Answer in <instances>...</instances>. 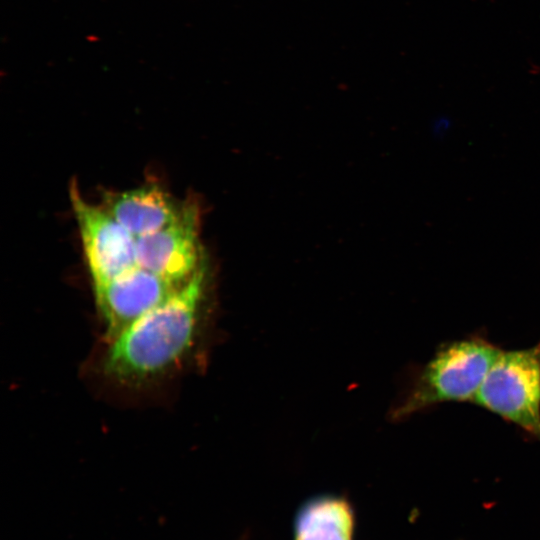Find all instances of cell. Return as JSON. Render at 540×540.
Returning a JSON list of instances; mask_svg holds the SVG:
<instances>
[{
    "label": "cell",
    "instance_id": "6da1fadb",
    "mask_svg": "<svg viewBox=\"0 0 540 540\" xmlns=\"http://www.w3.org/2000/svg\"><path fill=\"white\" fill-rule=\"evenodd\" d=\"M203 265L166 300L143 315L113 342L105 371L138 382L166 371L192 346L204 298Z\"/></svg>",
    "mask_w": 540,
    "mask_h": 540
},
{
    "label": "cell",
    "instance_id": "3957f363",
    "mask_svg": "<svg viewBox=\"0 0 540 540\" xmlns=\"http://www.w3.org/2000/svg\"><path fill=\"white\" fill-rule=\"evenodd\" d=\"M473 402L540 441V341L501 350Z\"/></svg>",
    "mask_w": 540,
    "mask_h": 540
},
{
    "label": "cell",
    "instance_id": "52a82bcc",
    "mask_svg": "<svg viewBox=\"0 0 540 540\" xmlns=\"http://www.w3.org/2000/svg\"><path fill=\"white\" fill-rule=\"evenodd\" d=\"M103 206L133 236L140 237L176 221L183 209L159 185L146 184L108 194Z\"/></svg>",
    "mask_w": 540,
    "mask_h": 540
},
{
    "label": "cell",
    "instance_id": "7a4b0ae2",
    "mask_svg": "<svg viewBox=\"0 0 540 540\" xmlns=\"http://www.w3.org/2000/svg\"><path fill=\"white\" fill-rule=\"evenodd\" d=\"M500 352L480 335L442 344L394 406L392 419L399 421L441 403L473 402Z\"/></svg>",
    "mask_w": 540,
    "mask_h": 540
},
{
    "label": "cell",
    "instance_id": "ba28073f",
    "mask_svg": "<svg viewBox=\"0 0 540 540\" xmlns=\"http://www.w3.org/2000/svg\"><path fill=\"white\" fill-rule=\"evenodd\" d=\"M355 522L353 505L346 497L318 495L297 510L293 540H353Z\"/></svg>",
    "mask_w": 540,
    "mask_h": 540
},
{
    "label": "cell",
    "instance_id": "5b68a950",
    "mask_svg": "<svg viewBox=\"0 0 540 540\" xmlns=\"http://www.w3.org/2000/svg\"><path fill=\"white\" fill-rule=\"evenodd\" d=\"M198 211L184 205L180 217L155 232L136 238L137 265L181 285L200 267Z\"/></svg>",
    "mask_w": 540,
    "mask_h": 540
},
{
    "label": "cell",
    "instance_id": "8992f818",
    "mask_svg": "<svg viewBox=\"0 0 540 540\" xmlns=\"http://www.w3.org/2000/svg\"><path fill=\"white\" fill-rule=\"evenodd\" d=\"M179 286L139 266L111 280L94 284L96 303L106 326V337L113 342Z\"/></svg>",
    "mask_w": 540,
    "mask_h": 540
},
{
    "label": "cell",
    "instance_id": "277c9868",
    "mask_svg": "<svg viewBox=\"0 0 540 540\" xmlns=\"http://www.w3.org/2000/svg\"><path fill=\"white\" fill-rule=\"evenodd\" d=\"M70 199L94 284L111 280L138 266L136 237L104 206L87 202L72 184Z\"/></svg>",
    "mask_w": 540,
    "mask_h": 540
}]
</instances>
